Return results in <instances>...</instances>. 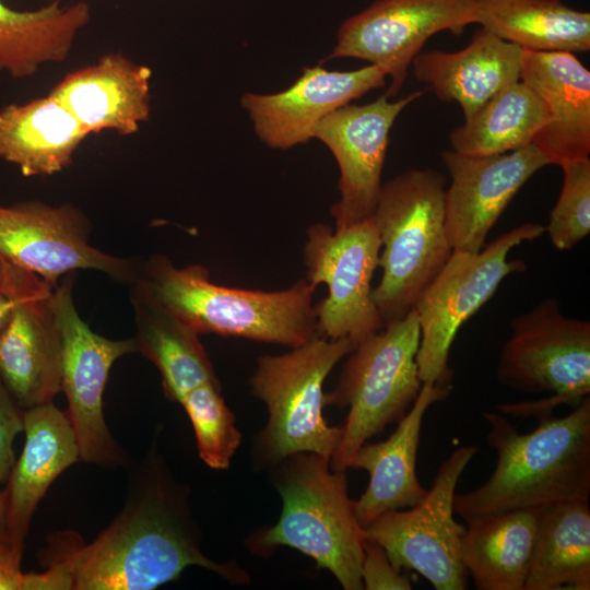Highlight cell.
Listing matches in <instances>:
<instances>
[{"label":"cell","mask_w":590,"mask_h":590,"mask_svg":"<svg viewBox=\"0 0 590 590\" xmlns=\"http://www.w3.org/2000/svg\"><path fill=\"white\" fill-rule=\"evenodd\" d=\"M125 505L90 544L71 555L74 590H151L173 581L189 566L208 569L231 585H248L233 560L217 563L201 547L189 488L170 473L155 445L133 471Z\"/></svg>","instance_id":"6da1fadb"},{"label":"cell","mask_w":590,"mask_h":590,"mask_svg":"<svg viewBox=\"0 0 590 590\" xmlns=\"http://www.w3.org/2000/svg\"><path fill=\"white\" fill-rule=\"evenodd\" d=\"M487 444L497 461L480 487L455 494L453 510L465 523L509 510L590 497V398L565 416L538 418L520 434L497 412H483Z\"/></svg>","instance_id":"7a4b0ae2"},{"label":"cell","mask_w":590,"mask_h":590,"mask_svg":"<svg viewBox=\"0 0 590 590\" xmlns=\"http://www.w3.org/2000/svg\"><path fill=\"white\" fill-rule=\"evenodd\" d=\"M131 298L176 317L197 333H214L299 346L318 335L316 287L306 279L282 291L228 287L210 280L200 264L176 267L164 255L141 262Z\"/></svg>","instance_id":"3957f363"},{"label":"cell","mask_w":590,"mask_h":590,"mask_svg":"<svg viewBox=\"0 0 590 590\" xmlns=\"http://www.w3.org/2000/svg\"><path fill=\"white\" fill-rule=\"evenodd\" d=\"M269 481L282 498L279 520L250 534V552L269 555L288 546L330 571L344 590H362L365 529L355 515L345 471L314 452L286 457L269 468Z\"/></svg>","instance_id":"277c9868"},{"label":"cell","mask_w":590,"mask_h":590,"mask_svg":"<svg viewBox=\"0 0 590 590\" xmlns=\"http://www.w3.org/2000/svg\"><path fill=\"white\" fill-rule=\"evenodd\" d=\"M444 176L412 168L381 186L371 215L381 249L373 298L384 327L405 317L452 253L445 229Z\"/></svg>","instance_id":"5b68a950"},{"label":"cell","mask_w":590,"mask_h":590,"mask_svg":"<svg viewBox=\"0 0 590 590\" xmlns=\"http://www.w3.org/2000/svg\"><path fill=\"white\" fill-rule=\"evenodd\" d=\"M355 345L349 339L316 335L281 355L258 358L251 392L268 409V421L255 438L253 460L272 467L288 456L314 452L331 459L341 426H330L323 384L333 367Z\"/></svg>","instance_id":"8992f818"},{"label":"cell","mask_w":590,"mask_h":590,"mask_svg":"<svg viewBox=\"0 0 590 590\" xmlns=\"http://www.w3.org/2000/svg\"><path fill=\"white\" fill-rule=\"evenodd\" d=\"M420 326L414 308L402 319L365 339L345 357L329 404L349 408L330 459L334 471H346L358 448L398 423L422 388L416 355Z\"/></svg>","instance_id":"52a82bcc"},{"label":"cell","mask_w":590,"mask_h":590,"mask_svg":"<svg viewBox=\"0 0 590 590\" xmlns=\"http://www.w3.org/2000/svg\"><path fill=\"white\" fill-rule=\"evenodd\" d=\"M502 347L496 378L538 401L504 403L502 413L536 418L563 404L576 406L590 393V322L566 317L557 298H547L517 316Z\"/></svg>","instance_id":"ba28073f"},{"label":"cell","mask_w":590,"mask_h":590,"mask_svg":"<svg viewBox=\"0 0 590 590\" xmlns=\"http://www.w3.org/2000/svg\"><path fill=\"white\" fill-rule=\"evenodd\" d=\"M544 233V225L528 222L476 253L452 251L414 306L421 333L416 363L422 382L451 384L448 359L459 329L493 297L505 278L526 270L523 261L508 259L510 251Z\"/></svg>","instance_id":"9c48e42d"},{"label":"cell","mask_w":590,"mask_h":590,"mask_svg":"<svg viewBox=\"0 0 590 590\" xmlns=\"http://www.w3.org/2000/svg\"><path fill=\"white\" fill-rule=\"evenodd\" d=\"M477 452L467 445L438 468L425 497L406 509L389 510L365 529L366 540L380 545L399 570H414L436 590H465L468 571L461 559L465 526L455 519L459 479Z\"/></svg>","instance_id":"30bf717a"},{"label":"cell","mask_w":590,"mask_h":590,"mask_svg":"<svg viewBox=\"0 0 590 590\" xmlns=\"http://www.w3.org/2000/svg\"><path fill=\"white\" fill-rule=\"evenodd\" d=\"M380 249L371 216L342 228L320 223L308 227L306 280L315 287L321 283L328 288L315 306L319 335L349 339L357 345L384 328L371 287Z\"/></svg>","instance_id":"8fae6325"},{"label":"cell","mask_w":590,"mask_h":590,"mask_svg":"<svg viewBox=\"0 0 590 590\" xmlns=\"http://www.w3.org/2000/svg\"><path fill=\"white\" fill-rule=\"evenodd\" d=\"M74 273L52 291L62 337L61 391L75 433L81 460L104 467L125 464L126 455L110 434L103 412V394L113 364L135 352L132 338L111 340L94 332L80 317L73 299Z\"/></svg>","instance_id":"7c38bea8"},{"label":"cell","mask_w":590,"mask_h":590,"mask_svg":"<svg viewBox=\"0 0 590 590\" xmlns=\"http://www.w3.org/2000/svg\"><path fill=\"white\" fill-rule=\"evenodd\" d=\"M91 223L75 205L28 200L0 204V257L55 288L67 274L96 270L131 284L141 262L92 246Z\"/></svg>","instance_id":"4fadbf2b"},{"label":"cell","mask_w":590,"mask_h":590,"mask_svg":"<svg viewBox=\"0 0 590 590\" xmlns=\"http://www.w3.org/2000/svg\"><path fill=\"white\" fill-rule=\"evenodd\" d=\"M475 23V0H376L340 25L326 60L355 58L382 68L389 97L402 87L409 67L435 34L460 35Z\"/></svg>","instance_id":"5bb4252c"},{"label":"cell","mask_w":590,"mask_h":590,"mask_svg":"<svg viewBox=\"0 0 590 590\" xmlns=\"http://www.w3.org/2000/svg\"><path fill=\"white\" fill-rule=\"evenodd\" d=\"M422 94L414 91L389 101L385 93L365 105H345L316 125L312 138L331 151L340 172V198L330 210L335 228L373 215L382 186L389 132L403 109Z\"/></svg>","instance_id":"9a60e30c"},{"label":"cell","mask_w":590,"mask_h":590,"mask_svg":"<svg viewBox=\"0 0 590 590\" xmlns=\"http://www.w3.org/2000/svg\"><path fill=\"white\" fill-rule=\"evenodd\" d=\"M441 160L451 181L444 194L445 229L453 251L476 253L520 188L546 158L533 145L515 151L469 156L452 150Z\"/></svg>","instance_id":"2e32d148"},{"label":"cell","mask_w":590,"mask_h":590,"mask_svg":"<svg viewBox=\"0 0 590 590\" xmlns=\"http://www.w3.org/2000/svg\"><path fill=\"white\" fill-rule=\"evenodd\" d=\"M386 71L369 64L352 71L305 67L286 90L272 94L247 92L240 98L258 139L267 146L287 150L312 139L316 125L386 83Z\"/></svg>","instance_id":"e0dca14e"},{"label":"cell","mask_w":590,"mask_h":590,"mask_svg":"<svg viewBox=\"0 0 590 590\" xmlns=\"http://www.w3.org/2000/svg\"><path fill=\"white\" fill-rule=\"evenodd\" d=\"M150 67L120 52L69 72L49 92L88 134L109 130L137 133L151 115Z\"/></svg>","instance_id":"ac0fdd59"},{"label":"cell","mask_w":590,"mask_h":590,"mask_svg":"<svg viewBox=\"0 0 590 590\" xmlns=\"http://www.w3.org/2000/svg\"><path fill=\"white\" fill-rule=\"evenodd\" d=\"M520 80L545 103L546 125L532 144L548 165L590 154V71L568 51L523 50Z\"/></svg>","instance_id":"d6986e66"},{"label":"cell","mask_w":590,"mask_h":590,"mask_svg":"<svg viewBox=\"0 0 590 590\" xmlns=\"http://www.w3.org/2000/svg\"><path fill=\"white\" fill-rule=\"evenodd\" d=\"M451 384L423 382L414 403L384 441L362 445L350 468L363 469L369 482L355 500V515L366 528L381 514L417 505L426 495L416 476V458L423 417L430 405L445 400Z\"/></svg>","instance_id":"ffe728a7"},{"label":"cell","mask_w":590,"mask_h":590,"mask_svg":"<svg viewBox=\"0 0 590 590\" xmlns=\"http://www.w3.org/2000/svg\"><path fill=\"white\" fill-rule=\"evenodd\" d=\"M52 291L17 308L0 331V378L23 410L50 403L61 391L62 337Z\"/></svg>","instance_id":"44dd1931"},{"label":"cell","mask_w":590,"mask_h":590,"mask_svg":"<svg viewBox=\"0 0 590 590\" xmlns=\"http://www.w3.org/2000/svg\"><path fill=\"white\" fill-rule=\"evenodd\" d=\"M522 52L520 47L480 27L464 48L418 54L412 67L418 81L440 101L456 102L467 119L504 87L520 80Z\"/></svg>","instance_id":"7402d4cb"},{"label":"cell","mask_w":590,"mask_h":590,"mask_svg":"<svg viewBox=\"0 0 590 590\" xmlns=\"http://www.w3.org/2000/svg\"><path fill=\"white\" fill-rule=\"evenodd\" d=\"M25 444L5 488L13 546L23 550L33 514L51 483L81 459L68 413L52 402L23 411Z\"/></svg>","instance_id":"603a6c76"},{"label":"cell","mask_w":590,"mask_h":590,"mask_svg":"<svg viewBox=\"0 0 590 590\" xmlns=\"http://www.w3.org/2000/svg\"><path fill=\"white\" fill-rule=\"evenodd\" d=\"M88 132L49 94L0 108V158L26 177L62 172Z\"/></svg>","instance_id":"cb8c5ba5"},{"label":"cell","mask_w":590,"mask_h":590,"mask_svg":"<svg viewBox=\"0 0 590 590\" xmlns=\"http://www.w3.org/2000/svg\"><path fill=\"white\" fill-rule=\"evenodd\" d=\"M541 507L480 517L467 523L461 559L479 590H524Z\"/></svg>","instance_id":"d4e9b609"},{"label":"cell","mask_w":590,"mask_h":590,"mask_svg":"<svg viewBox=\"0 0 590 590\" xmlns=\"http://www.w3.org/2000/svg\"><path fill=\"white\" fill-rule=\"evenodd\" d=\"M59 2L20 11L0 0V72L24 79L35 75L43 66L68 59L92 13L86 2Z\"/></svg>","instance_id":"484cf974"},{"label":"cell","mask_w":590,"mask_h":590,"mask_svg":"<svg viewBox=\"0 0 590 590\" xmlns=\"http://www.w3.org/2000/svg\"><path fill=\"white\" fill-rule=\"evenodd\" d=\"M474 24L523 50L590 49V13L562 0H475Z\"/></svg>","instance_id":"4316f807"},{"label":"cell","mask_w":590,"mask_h":590,"mask_svg":"<svg viewBox=\"0 0 590 590\" xmlns=\"http://www.w3.org/2000/svg\"><path fill=\"white\" fill-rule=\"evenodd\" d=\"M590 589V508L587 499L541 506L524 590Z\"/></svg>","instance_id":"83f0119b"},{"label":"cell","mask_w":590,"mask_h":590,"mask_svg":"<svg viewBox=\"0 0 590 590\" xmlns=\"http://www.w3.org/2000/svg\"><path fill=\"white\" fill-rule=\"evenodd\" d=\"M135 316V352L160 371L165 397L180 403L198 386L219 380L199 333L170 314L131 298Z\"/></svg>","instance_id":"f1b7e54d"},{"label":"cell","mask_w":590,"mask_h":590,"mask_svg":"<svg viewBox=\"0 0 590 590\" xmlns=\"http://www.w3.org/2000/svg\"><path fill=\"white\" fill-rule=\"evenodd\" d=\"M547 120L545 103L519 80L464 119L450 132L449 140L452 151L463 155L502 154L532 144Z\"/></svg>","instance_id":"f546056e"},{"label":"cell","mask_w":590,"mask_h":590,"mask_svg":"<svg viewBox=\"0 0 590 590\" xmlns=\"http://www.w3.org/2000/svg\"><path fill=\"white\" fill-rule=\"evenodd\" d=\"M180 404L192 424L201 460L212 469H227L240 446L241 434L234 413L221 394L220 381L198 386L182 398Z\"/></svg>","instance_id":"4dcf8cb0"},{"label":"cell","mask_w":590,"mask_h":590,"mask_svg":"<svg viewBox=\"0 0 590 590\" xmlns=\"http://www.w3.org/2000/svg\"><path fill=\"white\" fill-rule=\"evenodd\" d=\"M563 187L545 226L551 243L558 250H569L590 232V158L562 166Z\"/></svg>","instance_id":"1f68e13d"},{"label":"cell","mask_w":590,"mask_h":590,"mask_svg":"<svg viewBox=\"0 0 590 590\" xmlns=\"http://www.w3.org/2000/svg\"><path fill=\"white\" fill-rule=\"evenodd\" d=\"M80 540L78 533L69 531L51 535L42 558L48 567L39 574H23L20 590L73 589L71 555Z\"/></svg>","instance_id":"d6a6232c"},{"label":"cell","mask_w":590,"mask_h":590,"mask_svg":"<svg viewBox=\"0 0 590 590\" xmlns=\"http://www.w3.org/2000/svg\"><path fill=\"white\" fill-rule=\"evenodd\" d=\"M52 290L39 276L0 257V331L17 308Z\"/></svg>","instance_id":"836d02e7"},{"label":"cell","mask_w":590,"mask_h":590,"mask_svg":"<svg viewBox=\"0 0 590 590\" xmlns=\"http://www.w3.org/2000/svg\"><path fill=\"white\" fill-rule=\"evenodd\" d=\"M363 589L366 590H411L410 578L397 569L385 550L375 542L365 541L361 567Z\"/></svg>","instance_id":"e575fe53"},{"label":"cell","mask_w":590,"mask_h":590,"mask_svg":"<svg viewBox=\"0 0 590 590\" xmlns=\"http://www.w3.org/2000/svg\"><path fill=\"white\" fill-rule=\"evenodd\" d=\"M23 411L0 378V484L15 462L13 441L24 430Z\"/></svg>","instance_id":"d590c367"},{"label":"cell","mask_w":590,"mask_h":590,"mask_svg":"<svg viewBox=\"0 0 590 590\" xmlns=\"http://www.w3.org/2000/svg\"><path fill=\"white\" fill-rule=\"evenodd\" d=\"M23 550L7 542L0 544V590H20L23 573L21 571Z\"/></svg>","instance_id":"8d00e7d4"},{"label":"cell","mask_w":590,"mask_h":590,"mask_svg":"<svg viewBox=\"0 0 590 590\" xmlns=\"http://www.w3.org/2000/svg\"><path fill=\"white\" fill-rule=\"evenodd\" d=\"M7 542L11 543L8 526V497L5 489H0V544Z\"/></svg>","instance_id":"74e56055"},{"label":"cell","mask_w":590,"mask_h":590,"mask_svg":"<svg viewBox=\"0 0 590 590\" xmlns=\"http://www.w3.org/2000/svg\"><path fill=\"white\" fill-rule=\"evenodd\" d=\"M48 1H57V0H48Z\"/></svg>","instance_id":"f35d334b"}]
</instances>
